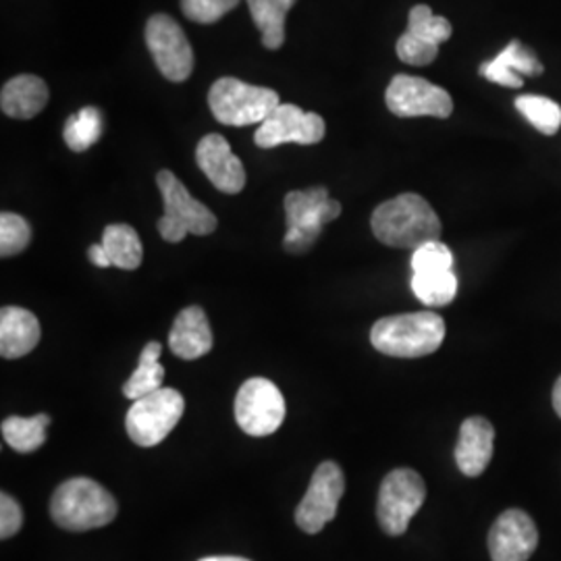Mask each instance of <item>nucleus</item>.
I'll return each mask as SVG.
<instances>
[{
  "label": "nucleus",
  "instance_id": "nucleus-25",
  "mask_svg": "<svg viewBox=\"0 0 561 561\" xmlns=\"http://www.w3.org/2000/svg\"><path fill=\"white\" fill-rule=\"evenodd\" d=\"M104 131V115L99 106H85L80 113L65 121L62 138L73 152H85L96 141L101 140Z\"/></svg>",
  "mask_w": 561,
  "mask_h": 561
},
{
  "label": "nucleus",
  "instance_id": "nucleus-13",
  "mask_svg": "<svg viewBox=\"0 0 561 561\" xmlns=\"http://www.w3.org/2000/svg\"><path fill=\"white\" fill-rule=\"evenodd\" d=\"M327 125L319 113H306L298 104H279L254 134L259 148H277L283 144L314 146L324 140Z\"/></svg>",
  "mask_w": 561,
  "mask_h": 561
},
{
  "label": "nucleus",
  "instance_id": "nucleus-35",
  "mask_svg": "<svg viewBox=\"0 0 561 561\" xmlns=\"http://www.w3.org/2000/svg\"><path fill=\"white\" fill-rule=\"evenodd\" d=\"M553 408H556V412H558V416L561 419V377L556 381V387H553Z\"/></svg>",
  "mask_w": 561,
  "mask_h": 561
},
{
  "label": "nucleus",
  "instance_id": "nucleus-15",
  "mask_svg": "<svg viewBox=\"0 0 561 561\" xmlns=\"http://www.w3.org/2000/svg\"><path fill=\"white\" fill-rule=\"evenodd\" d=\"M196 162L202 173L222 194H240L245 187V169L233 154L229 141L219 134H208L198 141Z\"/></svg>",
  "mask_w": 561,
  "mask_h": 561
},
{
  "label": "nucleus",
  "instance_id": "nucleus-4",
  "mask_svg": "<svg viewBox=\"0 0 561 561\" xmlns=\"http://www.w3.org/2000/svg\"><path fill=\"white\" fill-rule=\"evenodd\" d=\"M340 215V202L329 198V190L322 185L289 192L285 196V250L289 254H304L312 250L321 238L324 225L335 221Z\"/></svg>",
  "mask_w": 561,
  "mask_h": 561
},
{
  "label": "nucleus",
  "instance_id": "nucleus-18",
  "mask_svg": "<svg viewBox=\"0 0 561 561\" xmlns=\"http://www.w3.org/2000/svg\"><path fill=\"white\" fill-rule=\"evenodd\" d=\"M41 322L34 312L20 306H4L0 310V356L18 360L27 356L41 341Z\"/></svg>",
  "mask_w": 561,
  "mask_h": 561
},
{
  "label": "nucleus",
  "instance_id": "nucleus-27",
  "mask_svg": "<svg viewBox=\"0 0 561 561\" xmlns=\"http://www.w3.org/2000/svg\"><path fill=\"white\" fill-rule=\"evenodd\" d=\"M408 34L416 36L424 42H431V44H437L442 46L443 42L451 38V23L445 18H437L433 13V9L428 4H416L412 11H410V18H408Z\"/></svg>",
  "mask_w": 561,
  "mask_h": 561
},
{
  "label": "nucleus",
  "instance_id": "nucleus-8",
  "mask_svg": "<svg viewBox=\"0 0 561 561\" xmlns=\"http://www.w3.org/2000/svg\"><path fill=\"white\" fill-rule=\"evenodd\" d=\"M426 502V484L412 468L389 472L379 489L377 518L389 537H400Z\"/></svg>",
  "mask_w": 561,
  "mask_h": 561
},
{
  "label": "nucleus",
  "instance_id": "nucleus-21",
  "mask_svg": "<svg viewBox=\"0 0 561 561\" xmlns=\"http://www.w3.org/2000/svg\"><path fill=\"white\" fill-rule=\"evenodd\" d=\"M101 243L113 262V266H117V268L136 271L144 261L140 236L131 225H125V222L106 225Z\"/></svg>",
  "mask_w": 561,
  "mask_h": 561
},
{
  "label": "nucleus",
  "instance_id": "nucleus-30",
  "mask_svg": "<svg viewBox=\"0 0 561 561\" xmlns=\"http://www.w3.org/2000/svg\"><path fill=\"white\" fill-rule=\"evenodd\" d=\"M454 268V254L443 241H428L412 254V273H439Z\"/></svg>",
  "mask_w": 561,
  "mask_h": 561
},
{
  "label": "nucleus",
  "instance_id": "nucleus-14",
  "mask_svg": "<svg viewBox=\"0 0 561 561\" xmlns=\"http://www.w3.org/2000/svg\"><path fill=\"white\" fill-rule=\"evenodd\" d=\"M537 547V524L522 510H505L489 530V553L493 561H528Z\"/></svg>",
  "mask_w": 561,
  "mask_h": 561
},
{
  "label": "nucleus",
  "instance_id": "nucleus-29",
  "mask_svg": "<svg viewBox=\"0 0 561 561\" xmlns=\"http://www.w3.org/2000/svg\"><path fill=\"white\" fill-rule=\"evenodd\" d=\"M32 241V227L21 215H0V256L11 259L21 254Z\"/></svg>",
  "mask_w": 561,
  "mask_h": 561
},
{
  "label": "nucleus",
  "instance_id": "nucleus-17",
  "mask_svg": "<svg viewBox=\"0 0 561 561\" xmlns=\"http://www.w3.org/2000/svg\"><path fill=\"white\" fill-rule=\"evenodd\" d=\"M169 347L181 360H198L213 350V331L201 306L183 308L169 333Z\"/></svg>",
  "mask_w": 561,
  "mask_h": 561
},
{
  "label": "nucleus",
  "instance_id": "nucleus-34",
  "mask_svg": "<svg viewBox=\"0 0 561 561\" xmlns=\"http://www.w3.org/2000/svg\"><path fill=\"white\" fill-rule=\"evenodd\" d=\"M88 256H90V262H92V264H96V266H101V268H108V266H113V262L108 259V254H106V250H104V245H102V243H94V245H90Z\"/></svg>",
  "mask_w": 561,
  "mask_h": 561
},
{
  "label": "nucleus",
  "instance_id": "nucleus-31",
  "mask_svg": "<svg viewBox=\"0 0 561 561\" xmlns=\"http://www.w3.org/2000/svg\"><path fill=\"white\" fill-rule=\"evenodd\" d=\"M240 0H181L183 15L194 23L210 25L231 13Z\"/></svg>",
  "mask_w": 561,
  "mask_h": 561
},
{
  "label": "nucleus",
  "instance_id": "nucleus-5",
  "mask_svg": "<svg viewBox=\"0 0 561 561\" xmlns=\"http://www.w3.org/2000/svg\"><path fill=\"white\" fill-rule=\"evenodd\" d=\"M157 185L161 192L164 215L159 221V233L169 243H181L185 236H210L217 229V217L208 206L196 201L187 187L171 171L157 173Z\"/></svg>",
  "mask_w": 561,
  "mask_h": 561
},
{
  "label": "nucleus",
  "instance_id": "nucleus-11",
  "mask_svg": "<svg viewBox=\"0 0 561 561\" xmlns=\"http://www.w3.org/2000/svg\"><path fill=\"white\" fill-rule=\"evenodd\" d=\"M345 493V479L335 461H322L314 470L310 486L296 507V524L306 535H319L337 516L341 497Z\"/></svg>",
  "mask_w": 561,
  "mask_h": 561
},
{
  "label": "nucleus",
  "instance_id": "nucleus-9",
  "mask_svg": "<svg viewBox=\"0 0 561 561\" xmlns=\"http://www.w3.org/2000/svg\"><path fill=\"white\" fill-rule=\"evenodd\" d=\"M236 421L252 437L277 433L285 421V400L279 387L262 377L243 382L236 396Z\"/></svg>",
  "mask_w": 561,
  "mask_h": 561
},
{
  "label": "nucleus",
  "instance_id": "nucleus-3",
  "mask_svg": "<svg viewBox=\"0 0 561 561\" xmlns=\"http://www.w3.org/2000/svg\"><path fill=\"white\" fill-rule=\"evenodd\" d=\"M119 505L115 497L92 479H69L57 486L50 516L69 533H85L102 528L117 518Z\"/></svg>",
  "mask_w": 561,
  "mask_h": 561
},
{
  "label": "nucleus",
  "instance_id": "nucleus-16",
  "mask_svg": "<svg viewBox=\"0 0 561 561\" xmlns=\"http://www.w3.org/2000/svg\"><path fill=\"white\" fill-rule=\"evenodd\" d=\"M495 428L482 416H470L461 422L460 439L456 445V463L461 474L477 479L486 470L495 449Z\"/></svg>",
  "mask_w": 561,
  "mask_h": 561
},
{
  "label": "nucleus",
  "instance_id": "nucleus-26",
  "mask_svg": "<svg viewBox=\"0 0 561 561\" xmlns=\"http://www.w3.org/2000/svg\"><path fill=\"white\" fill-rule=\"evenodd\" d=\"M412 291L424 306H431V308L447 306L458 294V277L454 268L439 271V273H414Z\"/></svg>",
  "mask_w": 561,
  "mask_h": 561
},
{
  "label": "nucleus",
  "instance_id": "nucleus-36",
  "mask_svg": "<svg viewBox=\"0 0 561 561\" xmlns=\"http://www.w3.org/2000/svg\"><path fill=\"white\" fill-rule=\"evenodd\" d=\"M198 561H250L245 558H238V556H213V558H202Z\"/></svg>",
  "mask_w": 561,
  "mask_h": 561
},
{
  "label": "nucleus",
  "instance_id": "nucleus-20",
  "mask_svg": "<svg viewBox=\"0 0 561 561\" xmlns=\"http://www.w3.org/2000/svg\"><path fill=\"white\" fill-rule=\"evenodd\" d=\"M48 104V85L30 73L7 81L0 92V108L13 119H34Z\"/></svg>",
  "mask_w": 561,
  "mask_h": 561
},
{
  "label": "nucleus",
  "instance_id": "nucleus-19",
  "mask_svg": "<svg viewBox=\"0 0 561 561\" xmlns=\"http://www.w3.org/2000/svg\"><path fill=\"white\" fill-rule=\"evenodd\" d=\"M482 78L505 88H522V76H541L545 71L537 55L520 41H512L495 59L482 62Z\"/></svg>",
  "mask_w": 561,
  "mask_h": 561
},
{
  "label": "nucleus",
  "instance_id": "nucleus-12",
  "mask_svg": "<svg viewBox=\"0 0 561 561\" xmlns=\"http://www.w3.org/2000/svg\"><path fill=\"white\" fill-rule=\"evenodd\" d=\"M387 108L396 117H437L447 119L454 113V101L447 90L414 76H396L385 94Z\"/></svg>",
  "mask_w": 561,
  "mask_h": 561
},
{
  "label": "nucleus",
  "instance_id": "nucleus-1",
  "mask_svg": "<svg viewBox=\"0 0 561 561\" xmlns=\"http://www.w3.org/2000/svg\"><path fill=\"white\" fill-rule=\"evenodd\" d=\"M370 227L375 238L385 245L412 252L428 241L442 240L443 233L442 219L433 206L412 192L379 204Z\"/></svg>",
  "mask_w": 561,
  "mask_h": 561
},
{
  "label": "nucleus",
  "instance_id": "nucleus-28",
  "mask_svg": "<svg viewBox=\"0 0 561 561\" xmlns=\"http://www.w3.org/2000/svg\"><path fill=\"white\" fill-rule=\"evenodd\" d=\"M516 108L545 136L558 134L561 127V106L545 96H518Z\"/></svg>",
  "mask_w": 561,
  "mask_h": 561
},
{
  "label": "nucleus",
  "instance_id": "nucleus-10",
  "mask_svg": "<svg viewBox=\"0 0 561 561\" xmlns=\"http://www.w3.org/2000/svg\"><path fill=\"white\" fill-rule=\"evenodd\" d=\"M146 46L157 69L169 81H185L194 71V50L180 23L159 13L146 23Z\"/></svg>",
  "mask_w": 561,
  "mask_h": 561
},
{
  "label": "nucleus",
  "instance_id": "nucleus-23",
  "mask_svg": "<svg viewBox=\"0 0 561 561\" xmlns=\"http://www.w3.org/2000/svg\"><path fill=\"white\" fill-rule=\"evenodd\" d=\"M298 0H248L254 25L261 30L262 44L279 50L285 42V18Z\"/></svg>",
  "mask_w": 561,
  "mask_h": 561
},
{
  "label": "nucleus",
  "instance_id": "nucleus-7",
  "mask_svg": "<svg viewBox=\"0 0 561 561\" xmlns=\"http://www.w3.org/2000/svg\"><path fill=\"white\" fill-rule=\"evenodd\" d=\"M185 400L180 391L161 387L159 391L134 401L125 416L129 439L140 447L164 442L183 416Z\"/></svg>",
  "mask_w": 561,
  "mask_h": 561
},
{
  "label": "nucleus",
  "instance_id": "nucleus-24",
  "mask_svg": "<svg viewBox=\"0 0 561 561\" xmlns=\"http://www.w3.org/2000/svg\"><path fill=\"white\" fill-rule=\"evenodd\" d=\"M48 424H50L48 414H38L32 419L9 416L2 421V439L11 449L20 454H32V451H38L46 443Z\"/></svg>",
  "mask_w": 561,
  "mask_h": 561
},
{
  "label": "nucleus",
  "instance_id": "nucleus-2",
  "mask_svg": "<svg viewBox=\"0 0 561 561\" xmlns=\"http://www.w3.org/2000/svg\"><path fill=\"white\" fill-rule=\"evenodd\" d=\"M445 321L437 312L396 314L375 322L370 343L391 358H422L442 347Z\"/></svg>",
  "mask_w": 561,
  "mask_h": 561
},
{
  "label": "nucleus",
  "instance_id": "nucleus-33",
  "mask_svg": "<svg viewBox=\"0 0 561 561\" xmlns=\"http://www.w3.org/2000/svg\"><path fill=\"white\" fill-rule=\"evenodd\" d=\"M23 526V510L20 503L15 502L11 495L2 493L0 495V539L7 541L15 537Z\"/></svg>",
  "mask_w": 561,
  "mask_h": 561
},
{
  "label": "nucleus",
  "instance_id": "nucleus-32",
  "mask_svg": "<svg viewBox=\"0 0 561 561\" xmlns=\"http://www.w3.org/2000/svg\"><path fill=\"white\" fill-rule=\"evenodd\" d=\"M396 53L403 62L414 65V67H426L439 55V46L431 42L421 41L412 34H401L400 41L396 44Z\"/></svg>",
  "mask_w": 561,
  "mask_h": 561
},
{
  "label": "nucleus",
  "instance_id": "nucleus-22",
  "mask_svg": "<svg viewBox=\"0 0 561 561\" xmlns=\"http://www.w3.org/2000/svg\"><path fill=\"white\" fill-rule=\"evenodd\" d=\"M162 345L159 341H150L144 350H141L140 362L138 368L134 370V375L123 385V396L127 400H140L144 396H150L154 391H159L164 381V368H162L161 358Z\"/></svg>",
  "mask_w": 561,
  "mask_h": 561
},
{
  "label": "nucleus",
  "instance_id": "nucleus-6",
  "mask_svg": "<svg viewBox=\"0 0 561 561\" xmlns=\"http://www.w3.org/2000/svg\"><path fill=\"white\" fill-rule=\"evenodd\" d=\"M279 104V94L275 90L252 85L236 78L215 81L208 92L213 117L229 127L261 125Z\"/></svg>",
  "mask_w": 561,
  "mask_h": 561
}]
</instances>
